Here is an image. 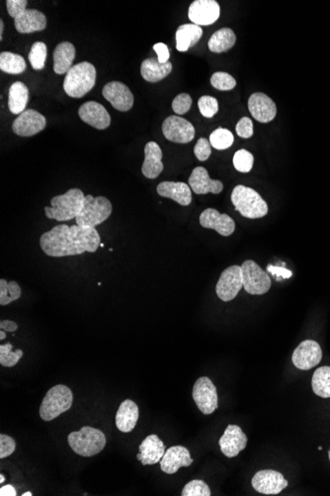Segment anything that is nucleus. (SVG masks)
Here are the masks:
<instances>
[{
  "instance_id": "1",
  "label": "nucleus",
  "mask_w": 330,
  "mask_h": 496,
  "mask_svg": "<svg viewBox=\"0 0 330 496\" xmlns=\"http://www.w3.org/2000/svg\"><path fill=\"white\" fill-rule=\"evenodd\" d=\"M101 244L96 228L67 224L54 226L40 238L43 252L49 257L61 258L95 253Z\"/></svg>"
},
{
  "instance_id": "2",
  "label": "nucleus",
  "mask_w": 330,
  "mask_h": 496,
  "mask_svg": "<svg viewBox=\"0 0 330 496\" xmlns=\"http://www.w3.org/2000/svg\"><path fill=\"white\" fill-rule=\"evenodd\" d=\"M84 200L85 195L81 189H70L67 193L52 198L51 207H45V217L60 222L75 219L83 209Z\"/></svg>"
},
{
  "instance_id": "3",
  "label": "nucleus",
  "mask_w": 330,
  "mask_h": 496,
  "mask_svg": "<svg viewBox=\"0 0 330 496\" xmlns=\"http://www.w3.org/2000/svg\"><path fill=\"white\" fill-rule=\"evenodd\" d=\"M96 68L90 61H81L74 66L63 81V89L70 97L81 98L94 88Z\"/></svg>"
},
{
  "instance_id": "4",
  "label": "nucleus",
  "mask_w": 330,
  "mask_h": 496,
  "mask_svg": "<svg viewBox=\"0 0 330 496\" xmlns=\"http://www.w3.org/2000/svg\"><path fill=\"white\" fill-rule=\"evenodd\" d=\"M231 198L236 211L245 218H262L268 213L267 202L251 187L236 185Z\"/></svg>"
},
{
  "instance_id": "5",
  "label": "nucleus",
  "mask_w": 330,
  "mask_h": 496,
  "mask_svg": "<svg viewBox=\"0 0 330 496\" xmlns=\"http://www.w3.org/2000/svg\"><path fill=\"white\" fill-rule=\"evenodd\" d=\"M68 442L75 454L88 458L103 451L106 437L101 430L84 426L79 431L72 432L68 435Z\"/></svg>"
},
{
  "instance_id": "6",
  "label": "nucleus",
  "mask_w": 330,
  "mask_h": 496,
  "mask_svg": "<svg viewBox=\"0 0 330 496\" xmlns=\"http://www.w3.org/2000/svg\"><path fill=\"white\" fill-rule=\"evenodd\" d=\"M74 395L67 385H58L52 388L43 399L40 416L44 421H52L67 412L72 408Z\"/></svg>"
},
{
  "instance_id": "7",
  "label": "nucleus",
  "mask_w": 330,
  "mask_h": 496,
  "mask_svg": "<svg viewBox=\"0 0 330 496\" xmlns=\"http://www.w3.org/2000/svg\"><path fill=\"white\" fill-rule=\"evenodd\" d=\"M112 214V204L104 196L86 195L81 213L75 218L77 225L96 228Z\"/></svg>"
},
{
  "instance_id": "8",
  "label": "nucleus",
  "mask_w": 330,
  "mask_h": 496,
  "mask_svg": "<svg viewBox=\"0 0 330 496\" xmlns=\"http://www.w3.org/2000/svg\"><path fill=\"white\" fill-rule=\"evenodd\" d=\"M243 289L251 296L267 294L271 287V278L254 260H247L241 265Z\"/></svg>"
},
{
  "instance_id": "9",
  "label": "nucleus",
  "mask_w": 330,
  "mask_h": 496,
  "mask_svg": "<svg viewBox=\"0 0 330 496\" xmlns=\"http://www.w3.org/2000/svg\"><path fill=\"white\" fill-rule=\"evenodd\" d=\"M193 399L203 414L210 415L218 406L217 388L207 376L198 379L193 388Z\"/></svg>"
},
{
  "instance_id": "10",
  "label": "nucleus",
  "mask_w": 330,
  "mask_h": 496,
  "mask_svg": "<svg viewBox=\"0 0 330 496\" xmlns=\"http://www.w3.org/2000/svg\"><path fill=\"white\" fill-rule=\"evenodd\" d=\"M243 287V269L241 266L229 267L218 278L216 292L220 301L227 303L238 296Z\"/></svg>"
},
{
  "instance_id": "11",
  "label": "nucleus",
  "mask_w": 330,
  "mask_h": 496,
  "mask_svg": "<svg viewBox=\"0 0 330 496\" xmlns=\"http://www.w3.org/2000/svg\"><path fill=\"white\" fill-rule=\"evenodd\" d=\"M163 133L168 141L173 143L187 144L194 139L195 128L186 119L172 115L163 123Z\"/></svg>"
},
{
  "instance_id": "12",
  "label": "nucleus",
  "mask_w": 330,
  "mask_h": 496,
  "mask_svg": "<svg viewBox=\"0 0 330 496\" xmlns=\"http://www.w3.org/2000/svg\"><path fill=\"white\" fill-rule=\"evenodd\" d=\"M251 484L252 488L261 495H276L288 486L289 482L277 470H263L254 475Z\"/></svg>"
},
{
  "instance_id": "13",
  "label": "nucleus",
  "mask_w": 330,
  "mask_h": 496,
  "mask_svg": "<svg viewBox=\"0 0 330 496\" xmlns=\"http://www.w3.org/2000/svg\"><path fill=\"white\" fill-rule=\"evenodd\" d=\"M322 360V350L313 340L300 343L293 351L292 362L297 369L309 370L316 367Z\"/></svg>"
},
{
  "instance_id": "14",
  "label": "nucleus",
  "mask_w": 330,
  "mask_h": 496,
  "mask_svg": "<svg viewBox=\"0 0 330 496\" xmlns=\"http://www.w3.org/2000/svg\"><path fill=\"white\" fill-rule=\"evenodd\" d=\"M220 15V4L216 0H195L188 10L189 19L198 26L214 24Z\"/></svg>"
},
{
  "instance_id": "15",
  "label": "nucleus",
  "mask_w": 330,
  "mask_h": 496,
  "mask_svg": "<svg viewBox=\"0 0 330 496\" xmlns=\"http://www.w3.org/2000/svg\"><path fill=\"white\" fill-rule=\"evenodd\" d=\"M47 126V120L40 112L26 109L15 119L12 124L13 132L20 137H32L40 133Z\"/></svg>"
},
{
  "instance_id": "16",
  "label": "nucleus",
  "mask_w": 330,
  "mask_h": 496,
  "mask_svg": "<svg viewBox=\"0 0 330 496\" xmlns=\"http://www.w3.org/2000/svg\"><path fill=\"white\" fill-rule=\"evenodd\" d=\"M102 95L117 111L126 112L133 107V93L130 90L128 86L123 84V82H108L104 86Z\"/></svg>"
},
{
  "instance_id": "17",
  "label": "nucleus",
  "mask_w": 330,
  "mask_h": 496,
  "mask_svg": "<svg viewBox=\"0 0 330 496\" xmlns=\"http://www.w3.org/2000/svg\"><path fill=\"white\" fill-rule=\"evenodd\" d=\"M247 444V435L238 425H229L225 430L224 435L218 441L220 451L229 459L238 456L245 449Z\"/></svg>"
},
{
  "instance_id": "18",
  "label": "nucleus",
  "mask_w": 330,
  "mask_h": 496,
  "mask_svg": "<svg viewBox=\"0 0 330 496\" xmlns=\"http://www.w3.org/2000/svg\"><path fill=\"white\" fill-rule=\"evenodd\" d=\"M200 224L203 228L217 231L224 237L231 236L236 230V222L227 214H222L214 208L204 210L200 215Z\"/></svg>"
},
{
  "instance_id": "19",
  "label": "nucleus",
  "mask_w": 330,
  "mask_h": 496,
  "mask_svg": "<svg viewBox=\"0 0 330 496\" xmlns=\"http://www.w3.org/2000/svg\"><path fill=\"white\" fill-rule=\"evenodd\" d=\"M79 115L84 123L97 130H105L111 124L110 114L103 105L96 102H87L81 105Z\"/></svg>"
},
{
  "instance_id": "20",
  "label": "nucleus",
  "mask_w": 330,
  "mask_h": 496,
  "mask_svg": "<svg viewBox=\"0 0 330 496\" xmlns=\"http://www.w3.org/2000/svg\"><path fill=\"white\" fill-rule=\"evenodd\" d=\"M248 111L258 122L269 123L277 114L275 102L267 95L256 93L248 99Z\"/></svg>"
},
{
  "instance_id": "21",
  "label": "nucleus",
  "mask_w": 330,
  "mask_h": 496,
  "mask_svg": "<svg viewBox=\"0 0 330 496\" xmlns=\"http://www.w3.org/2000/svg\"><path fill=\"white\" fill-rule=\"evenodd\" d=\"M193 459L190 452L183 446H173L165 451V456L161 461V470L165 474H176L181 468L190 467Z\"/></svg>"
},
{
  "instance_id": "22",
  "label": "nucleus",
  "mask_w": 330,
  "mask_h": 496,
  "mask_svg": "<svg viewBox=\"0 0 330 496\" xmlns=\"http://www.w3.org/2000/svg\"><path fill=\"white\" fill-rule=\"evenodd\" d=\"M189 187L196 194L222 193L224 184L220 180H212L208 171L203 166H197L189 178Z\"/></svg>"
},
{
  "instance_id": "23",
  "label": "nucleus",
  "mask_w": 330,
  "mask_h": 496,
  "mask_svg": "<svg viewBox=\"0 0 330 496\" xmlns=\"http://www.w3.org/2000/svg\"><path fill=\"white\" fill-rule=\"evenodd\" d=\"M192 189L185 182H163L156 191L161 198H170L181 207H188L192 202Z\"/></svg>"
},
{
  "instance_id": "24",
  "label": "nucleus",
  "mask_w": 330,
  "mask_h": 496,
  "mask_svg": "<svg viewBox=\"0 0 330 496\" xmlns=\"http://www.w3.org/2000/svg\"><path fill=\"white\" fill-rule=\"evenodd\" d=\"M163 151L156 142H149L145 147V162L142 166V173L145 178L154 180L163 173Z\"/></svg>"
},
{
  "instance_id": "25",
  "label": "nucleus",
  "mask_w": 330,
  "mask_h": 496,
  "mask_svg": "<svg viewBox=\"0 0 330 496\" xmlns=\"http://www.w3.org/2000/svg\"><path fill=\"white\" fill-rule=\"evenodd\" d=\"M15 29L21 34L40 32L47 27V17L36 9H27L14 19Z\"/></svg>"
},
{
  "instance_id": "26",
  "label": "nucleus",
  "mask_w": 330,
  "mask_h": 496,
  "mask_svg": "<svg viewBox=\"0 0 330 496\" xmlns=\"http://www.w3.org/2000/svg\"><path fill=\"white\" fill-rule=\"evenodd\" d=\"M140 417V411L136 402L131 399H125L121 403L116 414V426L123 433H129L135 429Z\"/></svg>"
},
{
  "instance_id": "27",
  "label": "nucleus",
  "mask_w": 330,
  "mask_h": 496,
  "mask_svg": "<svg viewBox=\"0 0 330 496\" xmlns=\"http://www.w3.org/2000/svg\"><path fill=\"white\" fill-rule=\"evenodd\" d=\"M138 449L143 457V466L161 463V459L165 454V446L158 435L147 436Z\"/></svg>"
},
{
  "instance_id": "28",
  "label": "nucleus",
  "mask_w": 330,
  "mask_h": 496,
  "mask_svg": "<svg viewBox=\"0 0 330 496\" xmlns=\"http://www.w3.org/2000/svg\"><path fill=\"white\" fill-rule=\"evenodd\" d=\"M75 47L70 42H61L54 49V72L56 75H67L68 70L74 66L75 59Z\"/></svg>"
},
{
  "instance_id": "29",
  "label": "nucleus",
  "mask_w": 330,
  "mask_h": 496,
  "mask_svg": "<svg viewBox=\"0 0 330 496\" xmlns=\"http://www.w3.org/2000/svg\"><path fill=\"white\" fill-rule=\"evenodd\" d=\"M203 36L202 27L196 24H183L178 27L175 38H176V49L179 52L188 51L190 48L197 44Z\"/></svg>"
},
{
  "instance_id": "30",
  "label": "nucleus",
  "mask_w": 330,
  "mask_h": 496,
  "mask_svg": "<svg viewBox=\"0 0 330 496\" xmlns=\"http://www.w3.org/2000/svg\"><path fill=\"white\" fill-rule=\"evenodd\" d=\"M172 72V64L167 61L161 64L156 59H147L141 66V75L145 81L158 82L165 79Z\"/></svg>"
},
{
  "instance_id": "31",
  "label": "nucleus",
  "mask_w": 330,
  "mask_h": 496,
  "mask_svg": "<svg viewBox=\"0 0 330 496\" xmlns=\"http://www.w3.org/2000/svg\"><path fill=\"white\" fill-rule=\"evenodd\" d=\"M29 102V89L21 82L11 84L8 93V108L12 114H21L26 111Z\"/></svg>"
},
{
  "instance_id": "32",
  "label": "nucleus",
  "mask_w": 330,
  "mask_h": 496,
  "mask_svg": "<svg viewBox=\"0 0 330 496\" xmlns=\"http://www.w3.org/2000/svg\"><path fill=\"white\" fill-rule=\"evenodd\" d=\"M236 36L233 30L223 28L218 30L211 36L208 47L211 52L220 54V53L229 51L236 45Z\"/></svg>"
},
{
  "instance_id": "33",
  "label": "nucleus",
  "mask_w": 330,
  "mask_h": 496,
  "mask_svg": "<svg viewBox=\"0 0 330 496\" xmlns=\"http://www.w3.org/2000/svg\"><path fill=\"white\" fill-rule=\"evenodd\" d=\"M26 61L20 55L11 52L0 54V70L9 75H20L26 70Z\"/></svg>"
},
{
  "instance_id": "34",
  "label": "nucleus",
  "mask_w": 330,
  "mask_h": 496,
  "mask_svg": "<svg viewBox=\"0 0 330 496\" xmlns=\"http://www.w3.org/2000/svg\"><path fill=\"white\" fill-rule=\"evenodd\" d=\"M311 388L318 397L330 399V367L316 370L311 379Z\"/></svg>"
},
{
  "instance_id": "35",
  "label": "nucleus",
  "mask_w": 330,
  "mask_h": 496,
  "mask_svg": "<svg viewBox=\"0 0 330 496\" xmlns=\"http://www.w3.org/2000/svg\"><path fill=\"white\" fill-rule=\"evenodd\" d=\"M21 294V287L14 280L8 283L3 278L0 280V305H8L19 299Z\"/></svg>"
},
{
  "instance_id": "36",
  "label": "nucleus",
  "mask_w": 330,
  "mask_h": 496,
  "mask_svg": "<svg viewBox=\"0 0 330 496\" xmlns=\"http://www.w3.org/2000/svg\"><path fill=\"white\" fill-rule=\"evenodd\" d=\"M234 134L225 128H218L210 135V143L216 150H227L234 144Z\"/></svg>"
},
{
  "instance_id": "37",
  "label": "nucleus",
  "mask_w": 330,
  "mask_h": 496,
  "mask_svg": "<svg viewBox=\"0 0 330 496\" xmlns=\"http://www.w3.org/2000/svg\"><path fill=\"white\" fill-rule=\"evenodd\" d=\"M48 48L44 42H36L32 45L29 53V61L32 68L36 70H43L47 61Z\"/></svg>"
},
{
  "instance_id": "38",
  "label": "nucleus",
  "mask_w": 330,
  "mask_h": 496,
  "mask_svg": "<svg viewBox=\"0 0 330 496\" xmlns=\"http://www.w3.org/2000/svg\"><path fill=\"white\" fill-rule=\"evenodd\" d=\"M12 348L13 346L11 344L0 346V365L6 368H12L21 360L24 355L22 350H16L15 352H13Z\"/></svg>"
},
{
  "instance_id": "39",
  "label": "nucleus",
  "mask_w": 330,
  "mask_h": 496,
  "mask_svg": "<svg viewBox=\"0 0 330 496\" xmlns=\"http://www.w3.org/2000/svg\"><path fill=\"white\" fill-rule=\"evenodd\" d=\"M254 158L251 153L248 152L245 149H241L234 154V166L240 173H247L252 170L254 166Z\"/></svg>"
},
{
  "instance_id": "40",
  "label": "nucleus",
  "mask_w": 330,
  "mask_h": 496,
  "mask_svg": "<svg viewBox=\"0 0 330 496\" xmlns=\"http://www.w3.org/2000/svg\"><path fill=\"white\" fill-rule=\"evenodd\" d=\"M182 496H211L212 491L208 484L201 479L189 481L181 493Z\"/></svg>"
},
{
  "instance_id": "41",
  "label": "nucleus",
  "mask_w": 330,
  "mask_h": 496,
  "mask_svg": "<svg viewBox=\"0 0 330 496\" xmlns=\"http://www.w3.org/2000/svg\"><path fill=\"white\" fill-rule=\"evenodd\" d=\"M211 84L218 90L227 91L236 88V81L227 73L217 72L212 75Z\"/></svg>"
},
{
  "instance_id": "42",
  "label": "nucleus",
  "mask_w": 330,
  "mask_h": 496,
  "mask_svg": "<svg viewBox=\"0 0 330 496\" xmlns=\"http://www.w3.org/2000/svg\"><path fill=\"white\" fill-rule=\"evenodd\" d=\"M198 107H199V111L204 117H214L218 111L217 98L204 95V97H200L199 102H198Z\"/></svg>"
},
{
  "instance_id": "43",
  "label": "nucleus",
  "mask_w": 330,
  "mask_h": 496,
  "mask_svg": "<svg viewBox=\"0 0 330 496\" xmlns=\"http://www.w3.org/2000/svg\"><path fill=\"white\" fill-rule=\"evenodd\" d=\"M192 106V98L188 93H181L172 102L173 111L179 115L187 113Z\"/></svg>"
},
{
  "instance_id": "44",
  "label": "nucleus",
  "mask_w": 330,
  "mask_h": 496,
  "mask_svg": "<svg viewBox=\"0 0 330 496\" xmlns=\"http://www.w3.org/2000/svg\"><path fill=\"white\" fill-rule=\"evenodd\" d=\"M194 154L200 162L207 161L212 154L210 140L206 138H200L195 145Z\"/></svg>"
},
{
  "instance_id": "45",
  "label": "nucleus",
  "mask_w": 330,
  "mask_h": 496,
  "mask_svg": "<svg viewBox=\"0 0 330 496\" xmlns=\"http://www.w3.org/2000/svg\"><path fill=\"white\" fill-rule=\"evenodd\" d=\"M16 450L14 439L8 435H0V459H6L12 455Z\"/></svg>"
},
{
  "instance_id": "46",
  "label": "nucleus",
  "mask_w": 330,
  "mask_h": 496,
  "mask_svg": "<svg viewBox=\"0 0 330 496\" xmlns=\"http://www.w3.org/2000/svg\"><path fill=\"white\" fill-rule=\"evenodd\" d=\"M236 131L240 138H251L254 136V123H252L251 119L248 117L241 118L238 124H236Z\"/></svg>"
},
{
  "instance_id": "47",
  "label": "nucleus",
  "mask_w": 330,
  "mask_h": 496,
  "mask_svg": "<svg viewBox=\"0 0 330 496\" xmlns=\"http://www.w3.org/2000/svg\"><path fill=\"white\" fill-rule=\"evenodd\" d=\"M27 4H28L27 0H8L6 8H8V15L15 19L25 10H27Z\"/></svg>"
},
{
  "instance_id": "48",
  "label": "nucleus",
  "mask_w": 330,
  "mask_h": 496,
  "mask_svg": "<svg viewBox=\"0 0 330 496\" xmlns=\"http://www.w3.org/2000/svg\"><path fill=\"white\" fill-rule=\"evenodd\" d=\"M154 50L158 54V61L161 64H165L169 61V49L165 43H156L154 46Z\"/></svg>"
},
{
  "instance_id": "49",
  "label": "nucleus",
  "mask_w": 330,
  "mask_h": 496,
  "mask_svg": "<svg viewBox=\"0 0 330 496\" xmlns=\"http://www.w3.org/2000/svg\"><path fill=\"white\" fill-rule=\"evenodd\" d=\"M268 273H271L273 276H276L278 278H289L293 276L292 271L285 269V267H280L275 266L267 267Z\"/></svg>"
},
{
  "instance_id": "50",
  "label": "nucleus",
  "mask_w": 330,
  "mask_h": 496,
  "mask_svg": "<svg viewBox=\"0 0 330 496\" xmlns=\"http://www.w3.org/2000/svg\"><path fill=\"white\" fill-rule=\"evenodd\" d=\"M0 329L6 331V332H15L18 329L17 323L11 320H2L0 322Z\"/></svg>"
},
{
  "instance_id": "51",
  "label": "nucleus",
  "mask_w": 330,
  "mask_h": 496,
  "mask_svg": "<svg viewBox=\"0 0 330 496\" xmlns=\"http://www.w3.org/2000/svg\"><path fill=\"white\" fill-rule=\"evenodd\" d=\"M0 495L16 496L17 495V493H16L14 486H11V484H8V486H2V488H0Z\"/></svg>"
},
{
  "instance_id": "52",
  "label": "nucleus",
  "mask_w": 330,
  "mask_h": 496,
  "mask_svg": "<svg viewBox=\"0 0 330 496\" xmlns=\"http://www.w3.org/2000/svg\"><path fill=\"white\" fill-rule=\"evenodd\" d=\"M3 30H4L3 20L0 19V40H1V41H2V38H3Z\"/></svg>"
},
{
  "instance_id": "53",
  "label": "nucleus",
  "mask_w": 330,
  "mask_h": 496,
  "mask_svg": "<svg viewBox=\"0 0 330 496\" xmlns=\"http://www.w3.org/2000/svg\"><path fill=\"white\" fill-rule=\"evenodd\" d=\"M6 338V332L4 330L0 331V340H4Z\"/></svg>"
},
{
  "instance_id": "54",
  "label": "nucleus",
  "mask_w": 330,
  "mask_h": 496,
  "mask_svg": "<svg viewBox=\"0 0 330 496\" xmlns=\"http://www.w3.org/2000/svg\"><path fill=\"white\" fill-rule=\"evenodd\" d=\"M4 481H6V477H4V475H0V484H3Z\"/></svg>"
},
{
  "instance_id": "55",
  "label": "nucleus",
  "mask_w": 330,
  "mask_h": 496,
  "mask_svg": "<svg viewBox=\"0 0 330 496\" xmlns=\"http://www.w3.org/2000/svg\"><path fill=\"white\" fill-rule=\"evenodd\" d=\"M136 459H138V461H142L143 457H142V455H141V452H140V454L136 455Z\"/></svg>"
},
{
  "instance_id": "56",
  "label": "nucleus",
  "mask_w": 330,
  "mask_h": 496,
  "mask_svg": "<svg viewBox=\"0 0 330 496\" xmlns=\"http://www.w3.org/2000/svg\"><path fill=\"white\" fill-rule=\"evenodd\" d=\"M32 495H32L31 493H25L24 495H22V496H32Z\"/></svg>"
},
{
  "instance_id": "57",
  "label": "nucleus",
  "mask_w": 330,
  "mask_h": 496,
  "mask_svg": "<svg viewBox=\"0 0 330 496\" xmlns=\"http://www.w3.org/2000/svg\"><path fill=\"white\" fill-rule=\"evenodd\" d=\"M100 247H101V248H104V244H100Z\"/></svg>"
},
{
  "instance_id": "58",
  "label": "nucleus",
  "mask_w": 330,
  "mask_h": 496,
  "mask_svg": "<svg viewBox=\"0 0 330 496\" xmlns=\"http://www.w3.org/2000/svg\"><path fill=\"white\" fill-rule=\"evenodd\" d=\"M329 461H330V451L329 452Z\"/></svg>"
}]
</instances>
